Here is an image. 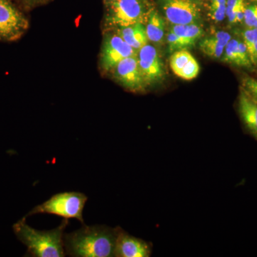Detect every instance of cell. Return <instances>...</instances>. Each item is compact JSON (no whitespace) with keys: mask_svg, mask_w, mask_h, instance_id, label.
Returning <instances> with one entry per match:
<instances>
[{"mask_svg":"<svg viewBox=\"0 0 257 257\" xmlns=\"http://www.w3.org/2000/svg\"><path fill=\"white\" fill-rule=\"evenodd\" d=\"M170 65L175 75L184 80L195 79L200 71L197 61L186 49L172 53L170 59Z\"/></svg>","mask_w":257,"mask_h":257,"instance_id":"11","label":"cell"},{"mask_svg":"<svg viewBox=\"0 0 257 257\" xmlns=\"http://www.w3.org/2000/svg\"><path fill=\"white\" fill-rule=\"evenodd\" d=\"M245 0H226V18L229 23H236V13L238 8Z\"/></svg>","mask_w":257,"mask_h":257,"instance_id":"22","label":"cell"},{"mask_svg":"<svg viewBox=\"0 0 257 257\" xmlns=\"http://www.w3.org/2000/svg\"><path fill=\"white\" fill-rule=\"evenodd\" d=\"M170 30L180 37L188 47L194 46L204 35V30L199 24L172 25Z\"/></svg>","mask_w":257,"mask_h":257,"instance_id":"16","label":"cell"},{"mask_svg":"<svg viewBox=\"0 0 257 257\" xmlns=\"http://www.w3.org/2000/svg\"><path fill=\"white\" fill-rule=\"evenodd\" d=\"M139 65L149 86L160 82L164 76L163 64L156 47L147 44L137 54Z\"/></svg>","mask_w":257,"mask_h":257,"instance_id":"10","label":"cell"},{"mask_svg":"<svg viewBox=\"0 0 257 257\" xmlns=\"http://www.w3.org/2000/svg\"><path fill=\"white\" fill-rule=\"evenodd\" d=\"M190 1L194 2V0H190ZM194 3H195V2H194Z\"/></svg>","mask_w":257,"mask_h":257,"instance_id":"28","label":"cell"},{"mask_svg":"<svg viewBox=\"0 0 257 257\" xmlns=\"http://www.w3.org/2000/svg\"><path fill=\"white\" fill-rule=\"evenodd\" d=\"M111 1V0H104V2Z\"/></svg>","mask_w":257,"mask_h":257,"instance_id":"27","label":"cell"},{"mask_svg":"<svg viewBox=\"0 0 257 257\" xmlns=\"http://www.w3.org/2000/svg\"><path fill=\"white\" fill-rule=\"evenodd\" d=\"M115 257H149L152 252V244L148 241L128 234L122 228L116 226Z\"/></svg>","mask_w":257,"mask_h":257,"instance_id":"9","label":"cell"},{"mask_svg":"<svg viewBox=\"0 0 257 257\" xmlns=\"http://www.w3.org/2000/svg\"><path fill=\"white\" fill-rule=\"evenodd\" d=\"M69 219H63L60 226L50 231H39L29 226L26 217L13 225L17 238L28 248L25 256L32 257H64V230L69 224Z\"/></svg>","mask_w":257,"mask_h":257,"instance_id":"2","label":"cell"},{"mask_svg":"<svg viewBox=\"0 0 257 257\" xmlns=\"http://www.w3.org/2000/svg\"><path fill=\"white\" fill-rule=\"evenodd\" d=\"M166 20L172 25L199 24L202 20L199 4L190 0H157Z\"/></svg>","mask_w":257,"mask_h":257,"instance_id":"6","label":"cell"},{"mask_svg":"<svg viewBox=\"0 0 257 257\" xmlns=\"http://www.w3.org/2000/svg\"><path fill=\"white\" fill-rule=\"evenodd\" d=\"M231 36L226 32H217L213 36L206 37L199 42V50L207 57L221 59L225 47L231 40Z\"/></svg>","mask_w":257,"mask_h":257,"instance_id":"13","label":"cell"},{"mask_svg":"<svg viewBox=\"0 0 257 257\" xmlns=\"http://www.w3.org/2000/svg\"><path fill=\"white\" fill-rule=\"evenodd\" d=\"M250 2H251V3H253V4H256L257 5V0H249Z\"/></svg>","mask_w":257,"mask_h":257,"instance_id":"25","label":"cell"},{"mask_svg":"<svg viewBox=\"0 0 257 257\" xmlns=\"http://www.w3.org/2000/svg\"><path fill=\"white\" fill-rule=\"evenodd\" d=\"M239 41V40H236V39L231 38L225 47L224 54L221 59L223 62H226V63L241 67L239 50H238Z\"/></svg>","mask_w":257,"mask_h":257,"instance_id":"18","label":"cell"},{"mask_svg":"<svg viewBox=\"0 0 257 257\" xmlns=\"http://www.w3.org/2000/svg\"><path fill=\"white\" fill-rule=\"evenodd\" d=\"M104 3V25L111 30L137 23L146 25L154 8L150 0H111Z\"/></svg>","mask_w":257,"mask_h":257,"instance_id":"3","label":"cell"},{"mask_svg":"<svg viewBox=\"0 0 257 257\" xmlns=\"http://www.w3.org/2000/svg\"><path fill=\"white\" fill-rule=\"evenodd\" d=\"M28 28L25 15L10 0H0V40L16 41Z\"/></svg>","mask_w":257,"mask_h":257,"instance_id":"5","label":"cell"},{"mask_svg":"<svg viewBox=\"0 0 257 257\" xmlns=\"http://www.w3.org/2000/svg\"><path fill=\"white\" fill-rule=\"evenodd\" d=\"M243 42L247 48L251 64H257V29L247 28L242 33Z\"/></svg>","mask_w":257,"mask_h":257,"instance_id":"17","label":"cell"},{"mask_svg":"<svg viewBox=\"0 0 257 257\" xmlns=\"http://www.w3.org/2000/svg\"><path fill=\"white\" fill-rule=\"evenodd\" d=\"M238 111L245 127L257 141V100L242 87L240 88Z\"/></svg>","mask_w":257,"mask_h":257,"instance_id":"12","label":"cell"},{"mask_svg":"<svg viewBox=\"0 0 257 257\" xmlns=\"http://www.w3.org/2000/svg\"><path fill=\"white\" fill-rule=\"evenodd\" d=\"M121 87L135 93H143L149 87L140 69L137 55L121 60L111 71Z\"/></svg>","mask_w":257,"mask_h":257,"instance_id":"8","label":"cell"},{"mask_svg":"<svg viewBox=\"0 0 257 257\" xmlns=\"http://www.w3.org/2000/svg\"><path fill=\"white\" fill-rule=\"evenodd\" d=\"M201 1H202V0H194V2H195V3H197V4H199V2H201Z\"/></svg>","mask_w":257,"mask_h":257,"instance_id":"26","label":"cell"},{"mask_svg":"<svg viewBox=\"0 0 257 257\" xmlns=\"http://www.w3.org/2000/svg\"><path fill=\"white\" fill-rule=\"evenodd\" d=\"M145 27L149 41L155 45H162L165 39L166 24L155 8L152 9Z\"/></svg>","mask_w":257,"mask_h":257,"instance_id":"15","label":"cell"},{"mask_svg":"<svg viewBox=\"0 0 257 257\" xmlns=\"http://www.w3.org/2000/svg\"><path fill=\"white\" fill-rule=\"evenodd\" d=\"M242 87L257 100V79L253 77H246L242 78Z\"/></svg>","mask_w":257,"mask_h":257,"instance_id":"23","label":"cell"},{"mask_svg":"<svg viewBox=\"0 0 257 257\" xmlns=\"http://www.w3.org/2000/svg\"><path fill=\"white\" fill-rule=\"evenodd\" d=\"M114 32L119 35L124 41L137 52L148 44L146 27L143 23H137L124 28L116 29Z\"/></svg>","mask_w":257,"mask_h":257,"instance_id":"14","label":"cell"},{"mask_svg":"<svg viewBox=\"0 0 257 257\" xmlns=\"http://www.w3.org/2000/svg\"><path fill=\"white\" fill-rule=\"evenodd\" d=\"M243 23L247 28L257 29V5H246Z\"/></svg>","mask_w":257,"mask_h":257,"instance_id":"21","label":"cell"},{"mask_svg":"<svg viewBox=\"0 0 257 257\" xmlns=\"http://www.w3.org/2000/svg\"><path fill=\"white\" fill-rule=\"evenodd\" d=\"M28 5L31 7L41 6V5L47 4L51 0H25Z\"/></svg>","mask_w":257,"mask_h":257,"instance_id":"24","label":"cell"},{"mask_svg":"<svg viewBox=\"0 0 257 257\" xmlns=\"http://www.w3.org/2000/svg\"><path fill=\"white\" fill-rule=\"evenodd\" d=\"M226 0H210L209 17L215 23H220L226 18Z\"/></svg>","mask_w":257,"mask_h":257,"instance_id":"19","label":"cell"},{"mask_svg":"<svg viewBox=\"0 0 257 257\" xmlns=\"http://www.w3.org/2000/svg\"><path fill=\"white\" fill-rule=\"evenodd\" d=\"M116 229L105 225L87 226L64 234L66 254L74 257L114 256Z\"/></svg>","mask_w":257,"mask_h":257,"instance_id":"1","label":"cell"},{"mask_svg":"<svg viewBox=\"0 0 257 257\" xmlns=\"http://www.w3.org/2000/svg\"><path fill=\"white\" fill-rule=\"evenodd\" d=\"M166 41H167L169 51L171 53L188 47L187 44L171 30H169L168 33L166 36Z\"/></svg>","mask_w":257,"mask_h":257,"instance_id":"20","label":"cell"},{"mask_svg":"<svg viewBox=\"0 0 257 257\" xmlns=\"http://www.w3.org/2000/svg\"><path fill=\"white\" fill-rule=\"evenodd\" d=\"M87 199V196L81 192L58 193L46 202L34 207L25 217L39 214H53L64 219H77L83 225V210Z\"/></svg>","mask_w":257,"mask_h":257,"instance_id":"4","label":"cell"},{"mask_svg":"<svg viewBox=\"0 0 257 257\" xmlns=\"http://www.w3.org/2000/svg\"><path fill=\"white\" fill-rule=\"evenodd\" d=\"M138 52L130 46L116 32L106 34L103 40L99 64L104 72H111L121 60L136 55Z\"/></svg>","mask_w":257,"mask_h":257,"instance_id":"7","label":"cell"}]
</instances>
